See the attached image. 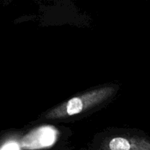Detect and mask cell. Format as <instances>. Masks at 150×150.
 <instances>
[{"label":"cell","mask_w":150,"mask_h":150,"mask_svg":"<svg viewBox=\"0 0 150 150\" xmlns=\"http://www.w3.org/2000/svg\"><path fill=\"white\" fill-rule=\"evenodd\" d=\"M115 92L116 89L113 86H103L92 89L57 105L45 114V118L57 120L78 115L100 105L112 97Z\"/></svg>","instance_id":"obj_1"},{"label":"cell","mask_w":150,"mask_h":150,"mask_svg":"<svg viewBox=\"0 0 150 150\" xmlns=\"http://www.w3.org/2000/svg\"><path fill=\"white\" fill-rule=\"evenodd\" d=\"M58 131L51 126H42L32 130L22 139V146L35 149L52 145L57 138Z\"/></svg>","instance_id":"obj_2"},{"label":"cell","mask_w":150,"mask_h":150,"mask_svg":"<svg viewBox=\"0 0 150 150\" xmlns=\"http://www.w3.org/2000/svg\"><path fill=\"white\" fill-rule=\"evenodd\" d=\"M103 150H150V140L136 136H117L105 142Z\"/></svg>","instance_id":"obj_3"},{"label":"cell","mask_w":150,"mask_h":150,"mask_svg":"<svg viewBox=\"0 0 150 150\" xmlns=\"http://www.w3.org/2000/svg\"><path fill=\"white\" fill-rule=\"evenodd\" d=\"M1 150H18V146L15 143H10L4 146Z\"/></svg>","instance_id":"obj_4"}]
</instances>
